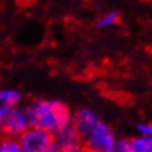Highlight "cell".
Segmentation results:
<instances>
[{
	"label": "cell",
	"instance_id": "9",
	"mask_svg": "<svg viewBox=\"0 0 152 152\" xmlns=\"http://www.w3.org/2000/svg\"><path fill=\"white\" fill-rule=\"evenodd\" d=\"M0 152H22L18 137H0Z\"/></svg>",
	"mask_w": 152,
	"mask_h": 152
},
{
	"label": "cell",
	"instance_id": "4",
	"mask_svg": "<svg viewBox=\"0 0 152 152\" xmlns=\"http://www.w3.org/2000/svg\"><path fill=\"white\" fill-rule=\"evenodd\" d=\"M28 127H30V120H28L27 109L18 105L4 114L0 133L9 137H19Z\"/></svg>",
	"mask_w": 152,
	"mask_h": 152
},
{
	"label": "cell",
	"instance_id": "15",
	"mask_svg": "<svg viewBox=\"0 0 152 152\" xmlns=\"http://www.w3.org/2000/svg\"><path fill=\"white\" fill-rule=\"evenodd\" d=\"M72 152H86L83 148H80V149H77V151H72Z\"/></svg>",
	"mask_w": 152,
	"mask_h": 152
},
{
	"label": "cell",
	"instance_id": "14",
	"mask_svg": "<svg viewBox=\"0 0 152 152\" xmlns=\"http://www.w3.org/2000/svg\"><path fill=\"white\" fill-rule=\"evenodd\" d=\"M3 117H4V114H3V112H0V130H1V123H3Z\"/></svg>",
	"mask_w": 152,
	"mask_h": 152
},
{
	"label": "cell",
	"instance_id": "12",
	"mask_svg": "<svg viewBox=\"0 0 152 152\" xmlns=\"http://www.w3.org/2000/svg\"><path fill=\"white\" fill-rule=\"evenodd\" d=\"M136 130L140 134H143V136H151L152 134V126L149 123H139V124H136Z\"/></svg>",
	"mask_w": 152,
	"mask_h": 152
},
{
	"label": "cell",
	"instance_id": "6",
	"mask_svg": "<svg viewBox=\"0 0 152 152\" xmlns=\"http://www.w3.org/2000/svg\"><path fill=\"white\" fill-rule=\"evenodd\" d=\"M98 121H99V115H98L95 111L89 109V108H81V109H78V111L74 114V117L71 118L72 126L75 127V130L78 132V134H80L81 137L86 136V134L96 126Z\"/></svg>",
	"mask_w": 152,
	"mask_h": 152
},
{
	"label": "cell",
	"instance_id": "13",
	"mask_svg": "<svg viewBox=\"0 0 152 152\" xmlns=\"http://www.w3.org/2000/svg\"><path fill=\"white\" fill-rule=\"evenodd\" d=\"M48 152H62V151H61V149H59V148H58V146L55 145V142H53V145L50 146V149H49Z\"/></svg>",
	"mask_w": 152,
	"mask_h": 152
},
{
	"label": "cell",
	"instance_id": "7",
	"mask_svg": "<svg viewBox=\"0 0 152 152\" xmlns=\"http://www.w3.org/2000/svg\"><path fill=\"white\" fill-rule=\"evenodd\" d=\"M21 99H22V96L18 90H13V89L0 90V112L6 114L12 108L18 106Z\"/></svg>",
	"mask_w": 152,
	"mask_h": 152
},
{
	"label": "cell",
	"instance_id": "10",
	"mask_svg": "<svg viewBox=\"0 0 152 152\" xmlns=\"http://www.w3.org/2000/svg\"><path fill=\"white\" fill-rule=\"evenodd\" d=\"M120 19H121V16H120L118 12H115V10H114V12H108V13L102 15L101 18L98 19L96 25H98L99 28H108V27L117 25V24L120 22Z\"/></svg>",
	"mask_w": 152,
	"mask_h": 152
},
{
	"label": "cell",
	"instance_id": "8",
	"mask_svg": "<svg viewBox=\"0 0 152 152\" xmlns=\"http://www.w3.org/2000/svg\"><path fill=\"white\" fill-rule=\"evenodd\" d=\"M129 143H130V152H152L151 136L139 134L137 137L129 140Z\"/></svg>",
	"mask_w": 152,
	"mask_h": 152
},
{
	"label": "cell",
	"instance_id": "3",
	"mask_svg": "<svg viewBox=\"0 0 152 152\" xmlns=\"http://www.w3.org/2000/svg\"><path fill=\"white\" fill-rule=\"evenodd\" d=\"M18 140L22 152H48L55 142L53 133L31 126L18 137Z\"/></svg>",
	"mask_w": 152,
	"mask_h": 152
},
{
	"label": "cell",
	"instance_id": "2",
	"mask_svg": "<svg viewBox=\"0 0 152 152\" xmlns=\"http://www.w3.org/2000/svg\"><path fill=\"white\" fill-rule=\"evenodd\" d=\"M114 142L115 136L112 129L99 120L96 126L81 137V148L86 152H105Z\"/></svg>",
	"mask_w": 152,
	"mask_h": 152
},
{
	"label": "cell",
	"instance_id": "11",
	"mask_svg": "<svg viewBox=\"0 0 152 152\" xmlns=\"http://www.w3.org/2000/svg\"><path fill=\"white\" fill-rule=\"evenodd\" d=\"M105 152H130V143L127 139H120V140L115 139V142Z\"/></svg>",
	"mask_w": 152,
	"mask_h": 152
},
{
	"label": "cell",
	"instance_id": "1",
	"mask_svg": "<svg viewBox=\"0 0 152 152\" xmlns=\"http://www.w3.org/2000/svg\"><path fill=\"white\" fill-rule=\"evenodd\" d=\"M31 127H37L50 133H56L61 127L71 123L72 114L66 103L61 101H39L31 102L27 108Z\"/></svg>",
	"mask_w": 152,
	"mask_h": 152
},
{
	"label": "cell",
	"instance_id": "5",
	"mask_svg": "<svg viewBox=\"0 0 152 152\" xmlns=\"http://www.w3.org/2000/svg\"><path fill=\"white\" fill-rule=\"evenodd\" d=\"M53 139L55 145L62 152H72L81 148V136L78 134L72 123H68L56 133H53Z\"/></svg>",
	"mask_w": 152,
	"mask_h": 152
}]
</instances>
